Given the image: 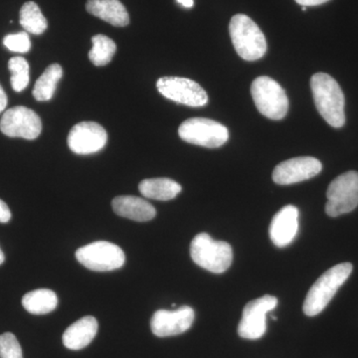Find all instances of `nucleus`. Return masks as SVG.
I'll list each match as a JSON object with an SVG mask.
<instances>
[{
	"label": "nucleus",
	"instance_id": "nucleus-5",
	"mask_svg": "<svg viewBox=\"0 0 358 358\" xmlns=\"http://www.w3.org/2000/svg\"><path fill=\"white\" fill-rule=\"evenodd\" d=\"M251 94L257 109L268 119L282 120L288 114L286 91L272 78L258 77L251 85Z\"/></svg>",
	"mask_w": 358,
	"mask_h": 358
},
{
	"label": "nucleus",
	"instance_id": "nucleus-22",
	"mask_svg": "<svg viewBox=\"0 0 358 358\" xmlns=\"http://www.w3.org/2000/svg\"><path fill=\"white\" fill-rule=\"evenodd\" d=\"M20 21L26 32L34 35L42 34L48 27L46 18L40 10L39 6L33 1L26 2L21 7Z\"/></svg>",
	"mask_w": 358,
	"mask_h": 358
},
{
	"label": "nucleus",
	"instance_id": "nucleus-23",
	"mask_svg": "<svg viewBox=\"0 0 358 358\" xmlns=\"http://www.w3.org/2000/svg\"><path fill=\"white\" fill-rule=\"evenodd\" d=\"M93 47L89 52V58L95 66L109 64L117 51V45L106 35L99 34L92 38Z\"/></svg>",
	"mask_w": 358,
	"mask_h": 358
},
{
	"label": "nucleus",
	"instance_id": "nucleus-13",
	"mask_svg": "<svg viewBox=\"0 0 358 358\" xmlns=\"http://www.w3.org/2000/svg\"><path fill=\"white\" fill-rule=\"evenodd\" d=\"M194 317V310L188 306L176 310H159L152 315L150 327L152 334L159 338L178 336L192 327Z\"/></svg>",
	"mask_w": 358,
	"mask_h": 358
},
{
	"label": "nucleus",
	"instance_id": "nucleus-7",
	"mask_svg": "<svg viewBox=\"0 0 358 358\" xmlns=\"http://www.w3.org/2000/svg\"><path fill=\"white\" fill-rule=\"evenodd\" d=\"M326 212L331 217L350 213L358 206V173L348 171L331 181L327 192Z\"/></svg>",
	"mask_w": 358,
	"mask_h": 358
},
{
	"label": "nucleus",
	"instance_id": "nucleus-27",
	"mask_svg": "<svg viewBox=\"0 0 358 358\" xmlns=\"http://www.w3.org/2000/svg\"><path fill=\"white\" fill-rule=\"evenodd\" d=\"M11 219V212L6 202L0 199V223H7Z\"/></svg>",
	"mask_w": 358,
	"mask_h": 358
},
{
	"label": "nucleus",
	"instance_id": "nucleus-4",
	"mask_svg": "<svg viewBox=\"0 0 358 358\" xmlns=\"http://www.w3.org/2000/svg\"><path fill=\"white\" fill-rule=\"evenodd\" d=\"M190 255L196 265L215 274L227 271L233 261L232 247L227 242L212 239L207 233L193 238Z\"/></svg>",
	"mask_w": 358,
	"mask_h": 358
},
{
	"label": "nucleus",
	"instance_id": "nucleus-25",
	"mask_svg": "<svg viewBox=\"0 0 358 358\" xmlns=\"http://www.w3.org/2000/svg\"><path fill=\"white\" fill-rule=\"evenodd\" d=\"M0 358H23L22 348L13 334H0Z\"/></svg>",
	"mask_w": 358,
	"mask_h": 358
},
{
	"label": "nucleus",
	"instance_id": "nucleus-18",
	"mask_svg": "<svg viewBox=\"0 0 358 358\" xmlns=\"http://www.w3.org/2000/svg\"><path fill=\"white\" fill-rule=\"evenodd\" d=\"M86 9L92 15L117 27L129 23L128 11L120 0H88Z\"/></svg>",
	"mask_w": 358,
	"mask_h": 358
},
{
	"label": "nucleus",
	"instance_id": "nucleus-1",
	"mask_svg": "<svg viewBox=\"0 0 358 358\" xmlns=\"http://www.w3.org/2000/svg\"><path fill=\"white\" fill-rule=\"evenodd\" d=\"M315 107L324 121L341 128L345 124V95L338 82L326 73H317L310 80Z\"/></svg>",
	"mask_w": 358,
	"mask_h": 358
},
{
	"label": "nucleus",
	"instance_id": "nucleus-21",
	"mask_svg": "<svg viewBox=\"0 0 358 358\" xmlns=\"http://www.w3.org/2000/svg\"><path fill=\"white\" fill-rule=\"evenodd\" d=\"M63 76V69L59 64H52L47 67L43 74L39 77L33 89V96L38 102L50 101L56 91L58 82Z\"/></svg>",
	"mask_w": 358,
	"mask_h": 358
},
{
	"label": "nucleus",
	"instance_id": "nucleus-19",
	"mask_svg": "<svg viewBox=\"0 0 358 358\" xmlns=\"http://www.w3.org/2000/svg\"><path fill=\"white\" fill-rule=\"evenodd\" d=\"M138 189L145 199L167 201L176 199L182 187L173 179L159 178L145 179L138 185Z\"/></svg>",
	"mask_w": 358,
	"mask_h": 358
},
{
	"label": "nucleus",
	"instance_id": "nucleus-30",
	"mask_svg": "<svg viewBox=\"0 0 358 358\" xmlns=\"http://www.w3.org/2000/svg\"><path fill=\"white\" fill-rule=\"evenodd\" d=\"M178 3L182 4L183 6L190 8L193 6V0H178Z\"/></svg>",
	"mask_w": 358,
	"mask_h": 358
},
{
	"label": "nucleus",
	"instance_id": "nucleus-11",
	"mask_svg": "<svg viewBox=\"0 0 358 358\" xmlns=\"http://www.w3.org/2000/svg\"><path fill=\"white\" fill-rule=\"evenodd\" d=\"M0 131L10 138L35 140L42 131V122L34 110L18 106L7 110L0 121Z\"/></svg>",
	"mask_w": 358,
	"mask_h": 358
},
{
	"label": "nucleus",
	"instance_id": "nucleus-2",
	"mask_svg": "<svg viewBox=\"0 0 358 358\" xmlns=\"http://www.w3.org/2000/svg\"><path fill=\"white\" fill-rule=\"evenodd\" d=\"M352 272V264L341 263L320 275L306 296L303 313L308 317H315L322 313L329 301L333 300L334 294L345 284Z\"/></svg>",
	"mask_w": 358,
	"mask_h": 358
},
{
	"label": "nucleus",
	"instance_id": "nucleus-17",
	"mask_svg": "<svg viewBox=\"0 0 358 358\" xmlns=\"http://www.w3.org/2000/svg\"><path fill=\"white\" fill-rule=\"evenodd\" d=\"M98 322L94 317H84L71 324L63 334V345L72 350L88 346L98 333Z\"/></svg>",
	"mask_w": 358,
	"mask_h": 358
},
{
	"label": "nucleus",
	"instance_id": "nucleus-8",
	"mask_svg": "<svg viewBox=\"0 0 358 358\" xmlns=\"http://www.w3.org/2000/svg\"><path fill=\"white\" fill-rule=\"evenodd\" d=\"M78 262L96 272H108L122 268L126 255L117 245L108 241H96L76 251Z\"/></svg>",
	"mask_w": 358,
	"mask_h": 358
},
{
	"label": "nucleus",
	"instance_id": "nucleus-9",
	"mask_svg": "<svg viewBox=\"0 0 358 358\" xmlns=\"http://www.w3.org/2000/svg\"><path fill=\"white\" fill-rule=\"evenodd\" d=\"M157 87L159 93L169 100L189 107H203L208 102L206 91L187 78L162 77L157 81Z\"/></svg>",
	"mask_w": 358,
	"mask_h": 358
},
{
	"label": "nucleus",
	"instance_id": "nucleus-6",
	"mask_svg": "<svg viewBox=\"0 0 358 358\" xmlns=\"http://www.w3.org/2000/svg\"><path fill=\"white\" fill-rule=\"evenodd\" d=\"M178 134L181 140L200 147L216 148L229 138V131L220 122L204 117H192L180 124Z\"/></svg>",
	"mask_w": 358,
	"mask_h": 358
},
{
	"label": "nucleus",
	"instance_id": "nucleus-28",
	"mask_svg": "<svg viewBox=\"0 0 358 358\" xmlns=\"http://www.w3.org/2000/svg\"><path fill=\"white\" fill-rule=\"evenodd\" d=\"M327 1H329V0H296V3L306 7L320 6V4L326 3Z\"/></svg>",
	"mask_w": 358,
	"mask_h": 358
},
{
	"label": "nucleus",
	"instance_id": "nucleus-15",
	"mask_svg": "<svg viewBox=\"0 0 358 358\" xmlns=\"http://www.w3.org/2000/svg\"><path fill=\"white\" fill-rule=\"evenodd\" d=\"M298 230V208L294 205H287L273 218L270 225V238L275 246L282 248L294 241Z\"/></svg>",
	"mask_w": 358,
	"mask_h": 358
},
{
	"label": "nucleus",
	"instance_id": "nucleus-29",
	"mask_svg": "<svg viewBox=\"0 0 358 358\" xmlns=\"http://www.w3.org/2000/svg\"><path fill=\"white\" fill-rule=\"evenodd\" d=\"M7 106V96L1 85H0V114L6 110Z\"/></svg>",
	"mask_w": 358,
	"mask_h": 358
},
{
	"label": "nucleus",
	"instance_id": "nucleus-24",
	"mask_svg": "<svg viewBox=\"0 0 358 358\" xmlns=\"http://www.w3.org/2000/svg\"><path fill=\"white\" fill-rule=\"evenodd\" d=\"M8 69L11 73V86L14 91L20 93L29 84V64L24 58L17 56L9 60Z\"/></svg>",
	"mask_w": 358,
	"mask_h": 358
},
{
	"label": "nucleus",
	"instance_id": "nucleus-26",
	"mask_svg": "<svg viewBox=\"0 0 358 358\" xmlns=\"http://www.w3.org/2000/svg\"><path fill=\"white\" fill-rule=\"evenodd\" d=\"M3 44L8 50L16 53H27L31 48V42L27 32L7 35L4 37Z\"/></svg>",
	"mask_w": 358,
	"mask_h": 358
},
{
	"label": "nucleus",
	"instance_id": "nucleus-16",
	"mask_svg": "<svg viewBox=\"0 0 358 358\" xmlns=\"http://www.w3.org/2000/svg\"><path fill=\"white\" fill-rule=\"evenodd\" d=\"M113 210L121 217L147 222L155 217V207L147 200L136 196H117L113 200Z\"/></svg>",
	"mask_w": 358,
	"mask_h": 358
},
{
	"label": "nucleus",
	"instance_id": "nucleus-14",
	"mask_svg": "<svg viewBox=\"0 0 358 358\" xmlns=\"http://www.w3.org/2000/svg\"><path fill=\"white\" fill-rule=\"evenodd\" d=\"M322 169V162L315 157H294L275 167L273 180L280 185H294L315 178Z\"/></svg>",
	"mask_w": 358,
	"mask_h": 358
},
{
	"label": "nucleus",
	"instance_id": "nucleus-31",
	"mask_svg": "<svg viewBox=\"0 0 358 358\" xmlns=\"http://www.w3.org/2000/svg\"><path fill=\"white\" fill-rule=\"evenodd\" d=\"M4 260H6V256H4L3 252H2L1 248H0V265L4 262Z\"/></svg>",
	"mask_w": 358,
	"mask_h": 358
},
{
	"label": "nucleus",
	"instance_id": "nucleus-20",
	"mask_svg": "<svg viewBox=\"0 0 358 358\" xmlns=\"http://www.w3.org/2000/svg\"><path fill=\"white\" fill-rule=\"evenodd\" d=\"M57 305V294L48 289L29 292L22 299L23 308L32 315H46L53 312Z\"/></svg>",
	"mask_w": 358,
	"mask_h": 358
},
{
	"label": "nucleus",
	"instance_id": "nucleus-12",
	"mask_svg": "<svg viewBox=\"0 0 358 358\" xmlns=\"http://www.w3.org/2000/svg\"><path fill=\"white\" fill-rule=\"evenodd\" d=\"M108 141L106 129L95 122L75 124L68 136V147L77 155H92L105 147Z\"/></svg>",
	"mask_w": 358,
	"mask_h": 358
},
{
	"label": "nucleus",
	"instance_id": "nucleus-10",
	"mask_svg": "<svg viewBox=\"0 0 358 358\" xmlns=\"http://www.w3.org/2000/svg\"><path fill=\"white\" fill-rule=\"evenodd\" d=\"M277 306L278 299L270 294L249 301L245 306L241 322L238 326L239 336L251 341L262 338L267 329V313L275 310Z\"/></svg>",
	"mask_w": 358,
	"mask_h": 358
},
{
	"label": "nucleus",
	"instance_id": "nucleus-3",
	"mask_svg": "<svg viewBox=\"0 0 358 358\" xmlns=\"http://www.w3.org/2000/svg\"><path fill=\"white\" fill-rule=\"evenodd\" d=\"M229 33L238 55L246 61L259 60L267 51L265 35L245 14H237L230 21Z\"/></svg>",
	"mask_w": 358,
	"mask_h": 358
}]
</instances>
